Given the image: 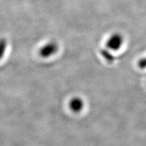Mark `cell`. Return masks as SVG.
Wrapping results in <instances>:
<instances>
[{"mask_svg":"<svg viewBox=\"0 0 146 146\" xmlns=\"http://www.w3.org/2000/svg\"><path fill=\"white\" fill-rule=\"evenodd\" d=\"M84 103L83 100L80 98H72L70 102L69 107L71 110L74 113H79L84 108Z\"/></svg>","mask_w":146,"mask_h":146,"instance_id":"3957f363","label":"cell"},{"mask_svg":"<svg viewBox=\"0 0 146 146\" xmlns=\"http://www.w3.org/2000/svg\"><path fill=\"white\" fill-rule=\"evenodd\" d=\"M138 66L140 69H146V57L140 59L138 62Z\"/></svg>","mask_w":146,"mask_h":146,"instance_id":"8992f818","label":"cell"},{"mask_svg":"<svg viewBox=\"0 0 146 146\" xmlns=\"http://www.w3.org/2000/svg\"><path fill=\"white\" fill-rule=\"evenodd\" d=\"M123 42H124V37L121 34H113L107 41L106 48L110 51H117L121 48Z\"/></svg>","mask_w":146,"mask_h":146,"instance_id":"6da1fadb","label":"cell"},{"mask_svg":"<svg viewBox=\"0 0 146 146\" xmlns=\"http://www.w3.org/2000/svg\"><path fill=\"white\" fill-rule=\"evenodd\" d=\"M7 43L6 40H0V59L3 57L4 54H5L6 50L7 49Z\"/></svg>","mask_w":146,"mask_h":146,"instance_id":"5b68a950","label":"cell"},{"mask_svg":"<svg viewBox=\"0 0 146 146\" xmlns=\"http://www.w3.org/2000/svg\"><path fill=\"white\" fill-rule=\"evenodd\" d=\"M101 55L102 56V57L106 59V60L109 62V63H112L115 60V57H114L113 55L110 52V50H108V49H107L106 48H104L103 49L101 50Z\"/></svg>","mask_w":146,"mask_h":146,"instance_id":"277c9868","label":"cell"},{"mask_svg":"<svg viewBox=\"0 0 146 146\" xmlns=\"http://www.w3.org/2000/svg\"><path fill=\"white\" fill-rule=\"evenodd\" d=\"M58 51V45L54 42H49L41 48L40 54L43 57H49L53 56Z\"/></svg>","mask_w":146,"mask_h":146,"instance_id":"7a4b0ae2","label":"cell"}]
</instances>
